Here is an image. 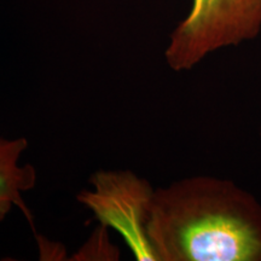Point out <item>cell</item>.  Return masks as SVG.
<instances>
[{
  "label": "cell",
  "instance_id": "cell-1",
  "mask_svg": "<svg viewBox=\"0 0 261 261\" xmlns=\"http://www.w3.org/2000/svg\"><path fill=\"white\" fill-rule=\"evenodd\" d=\"M156 261H261V204L228 179L196 175L155 189Z\"/></svg>",
  "mask_w": 261,
  "mask_h": 261
},
{
  "label": "cell",
  "instance_id": "cell-2",
  "mask_svg": "<svg viewBox=\"0 0 261 261\" xmlns=\"http://www.w3.org/2000/svg\"><path fill=\"white\" fill-rule=\"evenodd\" d=\"M261 32V0H192L165 51L174 71L194 69L220 48L253 40Z\"/></svg>",
  "mask_w": 261,
  "mask_h": 261
},
{
  "label": "cell",
  "instance_id": "cell-3",
  "mask_svg": "<svg viewBox=\"0 0 261 261\" xmlns=\"http://www.w3.org/2000/svg\"><path fill=\"white\" fill-rule=\"evenodd\" d=\"M90 185L77 194V202L92 212L102 226L115 230L136 260L156 261L148 236L152 185L128 169H100L90 178Z\"/></svg>",
  "mask_w": 261,
  "mask_h": 261
},
{
  "label": "cell",
  "instance_id": "cell-4",
  "mask_svg": "<svg viewBox=\"0 0 261 261\" xmlns=\"http://www.w3.org/2000/svg\"><path fill=\"white\" fill-rule=\"evenodd\" d=\"M24 137L5 138L0 136V223L14 207H17L33 225L32 215L23 201V194L37 185V169L32 165H19L28 149Z\"/></svg>",
  "mask_w": 261,
  "mask_h": 261
},
{
  "label": "cell",
  "instance_id": "cell-5",
  "mask_svg": "<svg viewBox=\"0 0 261 261\" xmlns=\"http://www.w3.org/2000/svg\"><path fill=\"white\" fill-rule=\"evenodd\" d=\"M99 230H97L93 233V236L89 242L86 243L83 249L76 254L80 260H116L119 259L117 255L119 254L114 253V246H110L109 241H108V227L100 225ZM75 257V259H76Z\"/></svg>",
  "mask_w": 261,
  "mask_h": 261
},
{
  "label": "cell",
  "instance_id": "cell-6",
  "mask_svg": "<svg viewBox=\"0 0 261 261\" xmlns=\"http://www.w3.org/2000/svg\"><path fill=\"white\" fill-rule=\"evenodd\" d=\"M260 137H261V123H260Z\"/></svg>",
  "mask_w": 261,
  "mask_h": 261
}]
</instances>
